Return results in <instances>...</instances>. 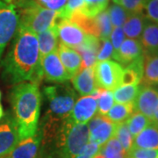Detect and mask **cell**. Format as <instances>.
<instances>
[{"label": "cell", "instance_id": "obj_21", "mask_svg": "<svg viewBox=\"0 0 158 158\" xmlns=\"http://www.w3.org/2000/svg\"><path fill=\"white\" fill-rule=\"evenodd\" d=\"M143 74V55L123 69L121 85H139Z\"/></svg>", "mask_w": 158, "mask_h": 158}, {"label": "cell", "instance_id": "obj_39", "mask_svg": "<svg viewBox=\"0 0 158 158\" xmlns=\"http://www.w3.org/2000/svg\"><path fill=\"white\" fill-rule=\"evenodd\" d=\"M125 37L126 35L122 27H113L112 34L110 35V39H111L110 41L113 45L114 52H116L119 48L122 42L124 41Z\"/></svg>", "mask_w": 158, "mask_h": 158}, {"label": "cell", "instance_id": "obj_32", "mask_svg": "<svg viewBox=\"0 0 158 158\" xmlns=\"http://www.w3.org/2000/svg\"><path fill=\"white\" fill-rule=\"evenodd\" d=\"M113 27H122L129 13L120 5L113 4L107 10Z\"/></svg>", "mask_w": 158, "mask_h": 158}, {"label": "cell", "instance_id": "obj_23", "mask_svg": "<svg viewBox=\"0 0 158 158\" xmlns=\"http://www.w3.org/2000/svg\"><path fill=\"white\" fill-rule=\"evenodd\" d=\"M39 51L40 61L43 57L52 52L57 50L58 44V35L56 27H52L48 30L38 34Z\"/></svg>", "mask_w": 158, "mask_h": 158}, {"label": "cell", "instance_id": "obj_45", "mask_svg": "<svg viewBox=\"0 0 158 158\" xmlns=\"http://www.w3.org/2000/svg\"><path fill=\"white\" fill-rule=\"evenodd\" d=\"M44 158H59L57 157L56 156H53V155H46Z\"/></svg>", "mask_w": 158, "mask_h": 158}, {"label": "cell", "instance_id": "obj_2", "mask_svg": "<svg viewBox=\"0 0 158 158\" xmlns=\"http://www.w3.org/2000/svg\"><path fill=\"white\" fill-rule=\"evenodd\" d=\"M10 103L19 141L35 135L41 105L39 85L32 82L17 84L11 90Z\"/></svg>", "mask_w": 158, "mask_h": 158}, {"label": "cell", "instance_id": "obj_17", "mask_svg": "<svg viewBox=\"0 0 158 158\" xmlns=\"http://www.w3.org/2000/svg\"><path fill=\"white\" fill-rule=\"evenodd\" d=\"M71 83L76 90H77V92L82 96L90 95V93L98 87L93 68L80 69L73 77H71Z\"/></svg>", "mask_w": 158, "mask_h": 158}, {"label": "cell", "instance_id": "obj_10", "mask_svg": "<svg viewBox=\"0 0 158 158\" xmlns=\"http://www.w3.org/2000/svg\"><path fill=\"white\" fill-rule=\"evenodd\" d=\"M40 62L42 75L47 81L54 83H64L70 79L59 58L57 50L47 55L41 59Z\"/></svg>", "mask_w": 158, "mask_h": 158}, {"label": "cell", "instance_id": "obj_46", "mask_svg": "<svg viewBox=\"0 0 158 158\" xmlns=\"http://www.w3.org/2000/svg\"><path fill=\"white\" fill-rule=\"evenodd\" d=\"M2 1H4L5 3H7V4H12V2H13V0H2Z\"/></svg>", "mask_w": 158, "mask_h": 158}, {"label": "cell", "instance_id": "obj_42", "mask_svg": "<svg viewBox=\"0 0 158 158\" xmlns=\"http://www.w3.org/2000/svg\"><path fill=\"white\" fill-rule=\"evenodd\" d=\"M151 122H152V124L156 125L158 127V106L157 107H156V112L154 113V115H153V118L151 119Z\"/></svg>", "mask_w": 158, "mask_h": 158}, {"label": "cell", "instance_id": "obj_24", "mask_svg": "<svg viewBox=\"0 0 158 158\" xmlns=\"http://www.w3.org/2000/svg\"><path fill=\"white\" fill-rule=\"evenodd\" d=\"M135 106L134 103L128 104H115L110 111L106 115L110 120H112L115 124H119L125 122L130 116L134 113Z\"/></svg>", "mask_w": 158, "mask_h": 158}, {"label": "cell", "instance_id": "obj_50", "mask_svg": "<svg viewBox=\"0 0 158 158\" xmlns=\"http://www.w3.org/2000/svg\"></svg>", "mask_w": 158, "mask_h": 158}, {"label": "cell", "instance_id": "obj_13", "mask_svg": "<svg viewBox=\"0 0 158 158\" xmlns=\"http://www.w3.org/2000/svg\"><path fill=\"white\" fill-rule=\"evenodd\" d=\"M41 140V130H37L35 135L19 141L6 158H37Z\"/></svg>", "mask_w": 158, "mask_h": 158}, {"label": "cell", "instance_id": "obj_12", "mask_svg": "<svg viewBox=\"0 0 158 158\" xmlns=\"http://www.w3.org/2000/svg\"><path fill=\"white\" fill-rule=\"evenodd\" d=\"M98 110V100L90 95L78 98L74 106L69 118L76 124H86L94 117Z\"/></svg>", "mask_w": 158, "mask_h": 158}, {"label": "cell", "instance_id": "obj_1", "mask_svg": "<svg viewBox=\"0 0 158 158\" xmlns=\"http://www.w3.org/2000/svg\"><path fill=\"white\" fill-rule=\"evenodd\" d=\"M3 78L17 85L24 82L38 84L43 78L37 34L18 25L10 50L2 62Z\"/></svg>", "mask_w": 158, "mask_h": 158}, {"label": "cell", "instance_id": "obj_3", "mask_svg": "<svg viewBox=\"0 0 158 158\" xmlns=\"http://www.w3.org/2000/svg\"><path fill=\"white\" fill-rule=\"evenodd\" d=\"M12 5L18 8L19 25L36 34L54 27L58 19L57 11L43 7L35 0H16Z\"/></svg>", "mask_w": 158, "mask_h": 158}, {"label": "cell", "instance_id": "obj_6", "mask_svg": "<svg viewBox=\"0 0 158 158\" xmlns=\"http://www.w3.org/2000/svg\"><path fill=\"white\" fill-rule=\"evenodd\" d=\"M19 16L15 6L0 0V62L7 44L16 33Z\"/></svg>", "mask_w": 158, "mask_h": 158}, {"label": "cell", "instance_id": "obj_26", "mask_svg": "<svg viewBox=\"0 0 158 158\" xmlns=\"http://www.w3.org/2000/svg\"><path fill=\"white\" fill-rule=\"evenodd\" d=\"M139 89V85H120L113 92V98L118 104L134 103Z\"/></svg>", "mask_w": 158, "mask_h": 158}, {"label": "cell", "instance_id": "obj_14", "mask_svg": "<svg viewBox=\"0 0 158 158\" xmlns=\"http://www.w3.org/2000/svg\"><path fill=\"white\" fill-rule=\"evenodd\" d=\"M100 46L101 43L98 37L87 34L84 42L81 45L73 48L78 53L82 58V65L80 69L93 68L95 66L97 63V56L99 51Z\"/></svg>", "mask_w": 158, "mask_h": 158}, {"label": "cell", "instance_id": "obj_15", "mask_svg": "<svg viewBox=\"0 0 158 158\" xmlns=\"http://www.w3.org/2000/svg\"><path fill=\"white\" fill-rule=\"evenodd\" d=\"M143 50L139 40L125 39L118 50L114 52L113 58L120 65H128L129 63L142 56Z\"/></svg>", "mask_w": 158, "mask_h": 158}, {"label": "cell", "instance_id": "obj_9", "mask_svg": "<svg viewBox=\"0 0 158 158\" xmlns=\"http://www.w3.org/2000/svg\"><path fill=\"white\" fill-rule=\"evenodd\" d=\"M55 27L61 43L69 48H75L81 45L87 35L83 29L69 19H57Z\"/></svg>", "mask_w": 158, "mask_h": 158}, {"label": "cell", "instance_id": "obj_33", "mask_svg": "<svg viewBox=\"0 0 158 158\" xmlns=\"http://www.w3.org/2000/svg\"><path fill=\"white\" fill-rule=\"evenodd\" d=\"M84 0H68L65 6L58 12V19H69L72 14L76 12H81L84 9Z\"/></svg>", "mask_w": 158, "mask_h": 158}, {"label": "cell", "instance_id": "obj_36", "mask_svg": "<svg viewBox=\"0 0 158 158\" xmlns=\"http://www.w3.org/2000/svg\"><path fill=\"white\" fill-rule=\"evenodd\" d=\"M113 53H114V49L110 40H102V44L97 56V62L109 60L111 57H113Z\"/></svg>", "mask_w": 158, "mask_h": 158}, {"label": "cell", "instance_id": "obj_43", "mask_svg": "<svg viewBox=\"0 0 158 158\" xmlns=\"http://www.w3.org/2000/svg\"><path fill=\"white\" fill-rule=\"evenodd\" d=\"M5 115V113H4V110H3V107H2V105L0 104V119L4 117Z\"/></svg>", "mask_w": 158, "mask_h": 158}, {"label": "cell", "instance_id": "obj_7", "mask_svg": "<svg viewBox=\"0 0 158 158\" xmlns=\"http://www.w3.org/2000/svg\"><path fill=\"white\" fill-rule=\"evenodd\" d=\"M116 127L117 124L110 120L106 115L97 114L88 123L90 132L89 142L96 143L102 147L111 138L114 137Z\"/></svg>", "mask_w": 158, "mask_h": 158}, {"label": "cell", "instance_id": "obj_47", "mask_svg": "<svg viewBox=\"0 0 158 158\" xmlns=\"http://www.w3.org/2000/svg\"><path fill=\"white\" fill-rule=\"evenodd\" d=\"M113 4H117V5H120V0H113Z\"/></svg>", "mask_w": 158, "mask_h": 158}, {"label": "cell", "instance_id": "obj_20", "mask_svg": "<svg viewBox=\"0 0 158 158\" xmlns=\"http://www.w3.org/2000/svg\"><path fill=\"white\" fill-rule=\"evenodd\" d=\"M142 85H158V54H143Z\"/></svg>", "mask_w": 158, "mask_h": 158}, {"label": "cell", "instance_id": "obj_28", "mask_svg": "<svg viewBox=\"0 0 158 158\" xmlns=\"http://www.w3.org/2000/svg\"><path fill=\"white\" fill-rule=\"evenodd\" d=\"M99 152L105 158H127V154L119 141L113 137L100 148Z\"/></svg>", "mask_w": 158, "mask_h": 158}, {"label": "cell", "instance_id": "obj_16", "mask_svg": "<svg viewBox=\"0 0 158 158\" xmlns=\"http://www.w3.org/2000/svg\"><path fill=\"white\" fill-rule=\"evenodd\" d=\"M57 54L69 77H73L81 69L82 58L80 55L75 49L62 43L57 47Z\"/></svg>", "mask_w": 158, "mask_h": 158}, {"label": "cell", "instance_id": "obj_22", "mask_svg": "<svg viewBox=\"0 0 158 158\" xmlns=\"http://www.w3.org/2000/svg\"><path fill=\"white\" fill-rule=\"evenodd\" d=\"M146 20L147 18L143 12L129 14L122 27L125 35L129 39L140 40Z\"/></svg>", "mask_w": 158, "mask_h": 158}, {"label": "cell", "instance_id": "obj_5", "mask_svg": "<svg viewBox=\"0 0 158 158\" xmlns=\"http://www.w3.org/2000/svg\"><path fill=\"white\" fill-rule=\"evenodd\" d=\"M98 87L107 90H114L121 85L123 68L115 61L106 60L98 62L93 67Z\"/></svg>", "mask_w": 158, "mask_h": 158}, {"label": "cell", "instance_id": "obj_35", "mask_svg": "<svg viewBox=\"0 0 158 158\" xmlns=\"http://www.w3.org/2000/svg\"><path fill=\"white\" fill-rule=\"evenodd\" d=\"M148 0H120V6L129 14L141 13L144 11Z\"/></svg>", "mask_w": 158, "mask_h": 158}, {"label": "cell", "instance_id": "obj_19", "mask_svg": "<svg viewBox=\"0 0 158 158\" xmlns=\"http://www.w3.org/2000/svg\"><path fill=\"white\" fill-rule=\"evenodd\" d=\"M132 148L157 149L158 150V127L151 124L142 130L134 138Z\"/></svg>", "mask_w": 158, "mask_h": 158}, {"label": "cell", "instance_id": "obj_30", "mask_svg": "<svg viewBox=\"0 0 158 158\" xmlns=\"http://www.w3.org/2000/svg\"><path fill=\"white\" fill-rule=\"evenodd\" d=\"M85 6L81 13L89 18H95L107 8L109 0H84Z\"/></svg>", "mask_w": 158, "mask_h": 158}, {"label": "cell", "instance_id": "obj_25", "mask_svg": "<svg viewBox=\"0 0 158 158\" xmlns=\"http://www.w3.org/2000/svg\"><path fill=\"white\" fill-rule=\"evenodd\" d=\"M69 20L77 24L87 34L96 36L99 39V28L97 23L96 18H89L82 14L81 12H76L72 14Z\"/></svg>", "mask_w": 158, "mask_h": 158}, {"label": "cell", "instance_id": "obj_49", "mask_svg": "<svg viewBox=\"0 0 158 158\" xmlns=\"http://www.w3.org/2000/svg\"><path fill=\"white\" fill-rule=\"evenodd\" d=\"M156 86H157V89H158V85H156Z\"/></svg>", "mask_w": 158, "mask_h": 158}, {"label": "cell", "instance_id": "obj_34", "mask_svg": "<svg viewBox=\"0 0 158 158\" xmlns=\"http://www.w3.org/2000/svg\"><path fill=\"white\" fill-rule=\"evenodd\" d=\"M114 98L112 90H103L101 95L98 99V114L106 115L113 107Z\"/></svg>", "mask_w": 158, "mask_h": 158}, {"label": "cell", "instance_id": "obj_8", "mask_svg": "<svg viewBox=\"0 0 158 158\" xmlns=\"http://www.w3.org/2000/svg\"><path fill=\"white\" fill-rule=\"evenodd\" d=\"M19 141L18 127L11 113L0 119V158H6Z\"/></svg>", "mask_w": 158, "mask_h": 158}, {"label": "cell", "instance_id": "obj_48", "mask_svg": "<svg viewBox=\"0 0 158 158\" xmlns=\"http://www.w3.org/2000/svg\"><path fill=\"white\" fill-rule=\"evenodd\" d=\"M0 99H1V91H0Z\"/></svg>", "mask_w": 158, "mask_h": 158}, {"label": "cell", "instance_id": "obj_4", "mask_svg": "<svg viewBox=\"0 0 158 158\" xmlns=\"http://www.w3.org/2000/svg\"><path fill=\"white\" fill-rule=\"evenodd\" d=\"M44 95L48 100L46 117L64 119L68 118L77 101V94L71 86L64 83L46 86Z\"/></svg>", "mask_w": 158, "mask_h": 158}, {"label": "cell", "instance_id": "obj_29", "mask_svg": "<svg viewBox=\"0 0 158 158\" xmlns=\"http://www.w3.org/2000/svg\"><path fill=\"white\" fill-rule=\"evenodd\" d=\"M114 137L119 141L122 148H124L126 154L127 155L133 148L134 137L132 136L129 130L127 128V126L126 124V122L117 124L116 130L114 133Z\"/></svg>", "mask_w": 158, "mask_h": 158}, {"label": "cell", "instance_id": "obj_11", "mask_svg": "<svg viewBox=\"0 0 158 158\" xmlns=\"http://www.w3.org/2000/svg\"><path fill=\"white\" fill-rule=\"evenodd\" d=\"M135 110L142 113L150 120L158 106V90L153 86L141 85L134 102Z\"/></svg>", "mask_w": 158, "mask_h": 158}, {"label": "cell", "instance_id": "obj_40", "mask_svg": "<svg viewBox=\"0 0 158 158\" xmlns=\"http://www.w3.org/2000/svg\"><path fill=\"white\" fill-rule=\"evenodd\" d=\"M100 148L101 147H99L96 143L88 142L76 158H93L99 152Z\"/></svg>", "mask_w": 158, "mask_h": 158}, {"label": "cell", "instance_id": "obj_18", "mask_svg": "<svg viewBox=\"0 0 158 158\" xmlns=\"http://www.w3.org/2000/svg\"><path fill=\"white\" fill-rule=\"evenodd\" d=\"M140 42L143 54H158V24L147 19Z\"/></svg>", "mask_w": 158, "mask_h": 158}, {"label": "cell", "instance_id": "obj_27", "mask_svg": "<svg viewBox=\"0 0 158 158\" xmlns=\"http://www.w3.org/2000/svg\"><path fill=\"white\" fill-rule=\"evenodd\" d=\"M125 122L134 138L152 123L149 118L139 112L133 113Z\"/></svg>", "mask_w": 158, "mask_h": 158}, {"label": "cell", "instance_id": "obj_44", "mask_svg": "<svg viewBox=\"0 0 158 158\" xmlns=\"http://www.w3.org/2000/svg\"><path fill=\"white\" fill-rule=\"evenodd\" d=\"M93 158H105L104 157V156H103V155H102L101 153L100 152H98V154H97L96 156H94V157Z\"/></svg>", "mask_w": 158, "mask_h": 158}, {"label": "cell", "instance_id": "obj_38", "mask_svg": "<svg viewBox=\"0 0 158 158\" xmlns=\"http://www.w3.org/2000/svg\"><path fill=\"white\" fill-rule=\"evenodd\" d=\"M127 158H158V150L132 148L127 155Z\"/></svg>", "mask_w": 158, "mask_h": 158}, {"label": "cell", "instance_id": "obj_41", "mask_svg": "<svg viewBox=\"0 0 158 158\" xmlns=\"http://www.w3.org/2000/svg\"><path fill=\"white\" fill-rule=\"evenodd\" d=\"M38 4H40V6H42L43 7L48 8V6H50V4L52 3L53 0H35Z\"/></svg>", "mask_w": 158, "mask_h": 158}, {"label": "cell", "instance_id": "obj_37", "mask_svg": "<svg viewBox=\"0 0 158 158\" xmlns=\"http://www.w3.org/2000/svg\"><path fill=\"white\" fill-rule=\"evenodd\" d=\"M144 11L143 13L148 20L158 24V0H148Z\"/></svg>", "mask_w": 158, "mask_h": 158}, {"label": "cell", "instance_id": "obj_31", "mask_svg": "<svg viewBox=\"0 0 158 158\" xmlns=\"http://www.w3.org/2000/svg\"><path fill=\"white\" fill-rule=\"evenodd\" d=\"M95 18L99 28V39L101 40L110 39V35L112 34L113 27L108 11L105 10Z\"/></svg>", "mask_w": 158, "mask_h": 158}]
</instances>
